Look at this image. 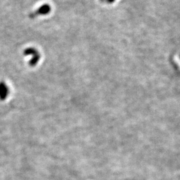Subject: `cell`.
Segmentation results:
<instances>
[{"label":"cell","instance_id":"3","mask_svg":"<svg viewBox=\"0 0 180 180\" xmlns=\"http://www.w3.org/2000/svg\"><path fill=\"white\" fill-rule=\"evenodd\" d=\"M38 53H39L38 50L34 47L27 48L23 51V54L25 56H33L34 55Z\"/></svg>","mask_w":180,"mask_h":180},{"label":"cell","instance_id":"1","mask_svg":"<svg viewBox=\"0 0 180 180\" xmlns=\"http://www.w3.org/2000/svg\"><path fill=\"white\" fill-rule=\"evenodd\" d=\"M9 94V89L4 82H0V99L5 100Z\"/></svg>","mask_w":180,"mask_h":180},{"label":"cell","instance_id":"2","mask_svg":"<svg viewBox=\"0 0 180 180\" xmlns=\"http://www.w3.org/2000/svg\"><path fill=\"white\" fill-rule=\"evenodd\" d=\"M51 6L48 4H44L40 6L35 12L36 15H47L50 12Z\"/></svg>","mask_w":180,"mask_h":180},{"label":"cell","instance_id":"4","mask_svg":"<svg viewBox=\"0 0 180 180\" xmlns=\"http://www.w3.org/2000/svg\"><path fill=\"white\" fill-rule=\"evenodd\" d=\"M40 59V55L39 53H38L33 56V57L30 60L29 64L32 67L35 66L38 64Z\"/></svg>","mask_w":180,"mask_h":180},{"label":"cell","instance_id":"6","mask_svg":"<svg viewBox=\"0 0 180 180\" xmlns=\"http://www.w3.org/2000/svg\"><path fill=\"white\" fill-rule=\"evenodd\" d=\"M101 1H104V0H101Z\"/></svg>","mask_w":180,"mask_h":180},{"label":"cell","instance_id":"5","mask_svg":"<svg viewBox=\"0 0 180 180\" xmlns=\"http://www.w3.org/2000/svg\"><path fill=\"white\" fill-rule=\"evenodd\" d=\"M108 1V2H109V3H111V2H113L115 0H107Z\"/></svg>","mask_w":180,"mask_h":180}]
</instances>
